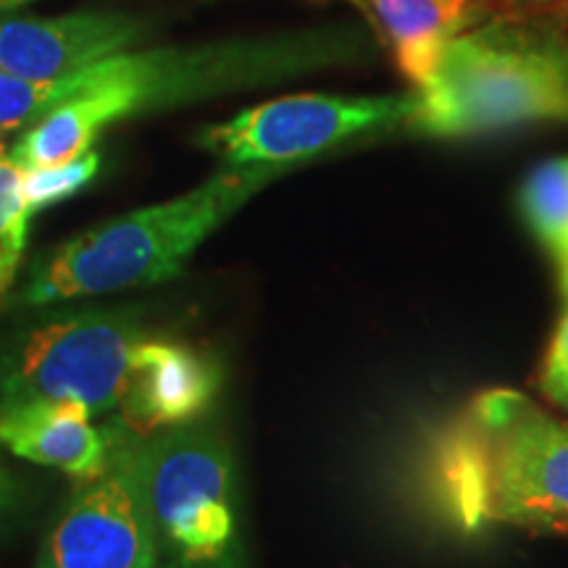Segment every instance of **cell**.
<instances>
[{
    "instance_id": "obj_25",
    "label": "cell",
    "mask_w": 568,
    "mask_h": 568,
    "mask_svg": "<svg viewBox=\"0 0 568 568\" xmlns=\"http://www.w3.org/2000/svg\"><path fill=\"white\" fill-rule=\"evenodd\" d=\"M355 3H364V0H355Z\"/></svg>"
},
{
    "instance_id": "obj_23",
    "label": "cell",
    "mask_w": 568,
    "mask_h": 568,
    "mask_svg": "<svg viewBox=\"0 0 568 568\" xmlns=\"http://www.w3.org/2000/svg\"><path fill=\"white\" fill-rule=\"evenodd\" d=\"M552 11H556L558 19L568 21V0H564V3H558V6H552Z\"/></svg>"
},
{
    "instance_id": "obj_18",
    "label": "cell",
    "mask_w": 568,
    "mask_h": 568,
    "mask_svg": "<svg viewBox=\"0 0 568 568\" xmlns=\"http://www.w3.org/2000/svg\"><path fill=\"white\" fill-rule=\"evenodd\" d=\"M21 172L24 169L13 163L9 155L0 159V230H6L13 219L32 216L27 211L24 195H21Z\"/></svg>"
},
{
    "instance_id": "obj_10",
    "label": "cell",
    "mask_w": 568,
    "mask_h": 568,
    "mask_svg": "<svg viewBox=\"0 0 568 568\" xmlns=\"http://www.w3.org/2000/svg\"><path fill=\"white\" fill-rule=\"evenodd\" d=\"M219 372L193 347L142 337L132 351L122 422L142 437L193 424L216 397Z\"/></svg>"
},
{
    "instance_id": "obj_11",
    "label": "cell",
    "mask_w": 568,
    "mask_h": 568,
    "mask_svg": "<svg viewBox=\"0 0 568 568\" xmlns=\"http://www.w3.org/2000/svg\"><path fill=\"white\" fill-rule=\"evenodd\" d=\"M0 445L74 481L95 479L109 464V429L92 426L90 410L71 400L0 406Z\"/></svg>"
},
{
    "instance_id": "obj_13",
    "label": "cell",
    "mask_w": 568,
    "mask_h": 568,
    "mask_svg": "<svg viewBox=\"0 0 568 568\" xmlns=\"http://www.w3.org/2000/svg\"><path fill=\"white\" fill-rule=\"evenodd\" d=\"M524 216L539 243L556 255L558 264L568 258V159H552L537 166L521 190Z\"/></svg>"
},
{
    "instance_id": "obj_24",
    "label": "cell",
    "mask_w": 568,
    "mask_h": 568,
    "mask_svg": "<svg viewBox=\"0 0 568 568\" xmlns=\"http://www.w3.org/2000/svg\"><path fill=\"white\" fill-rule=\"evenodd\" d=\"M6 155H9V153H6V140H3V130H0V159H6Z\"/></svg>"
},
{
    "instance_id": "obj_22",
    "label": "cell",
    "mask_w": 568,
    "mask_h": 568,
    "mask_svg": "<svg viewBox=\"0 0 568 568\" xmlns=\"http://www.w3.org/2000/svg\"><path fill=\"white\" fill-rule=\"evenodd\" d=\"M560 282H564V293L568 297V258L560 261Z\"/></svg>"
},
{
    "instance_id": "obj_17",
    "label": "cell",
    "mask_w": 568,
    "mask_h": 568,
    "mask_svg": "<svg viewBox=\"0 0 568 568\" xmlns=\"http://www.w3.org/2000/svg\"><path fill=\"white\" fill-rule=\"evenodd\" d=\"M30 219L32 216H19L6 230H0V301L17 282L21 255H24L27 247V234H30Z\"/></svg>"
},
{
    "instance_id": "obj_1",
    "label": "cell",
    "mask_w": 568,
    "mask_h": 568,
    "mask_svg": "<svg viewBox=\"0 0 568 568\" xmlns=\"http://www.w3.org/2000/svg\"><path fill=\"white\" fill-rule=\"evenodd\" d=\"M353 38L305 32L274 40L124 51L55 80L59 103L11 148L21 169L59 166L92 151L105 126L134 113L169 109L216 92L255 88L337 61Z\"/></svg>"
},
{
    "instance_id": "obj_7",
    "label": "cell",
    "mask_w": 568,
    "mask_h": 568,
    "mask_svg": "<svg viewBox=\"0 0 568 568\" xmlns=\"http://www.w3.org/2000/svg\"><path fill=\"white\" fill-rule=\"evenodd\" d=\"M145 443L126 424L109 426V464L95 479L77 481L38 568H161Z\"/></svg>"
},
{
    "instance_id": "obj_6",
    "label": "cell",
    "mask_w": 568,
    "mask_h": 568,
    "mask_svg": "<svg viewBox=\"0 0 568 568\" xmlns=\"http://www.w3.org/2000/svg\"><path fill=\"white\" fill-rule=\"evenodd\" d=\"M140 339L124 311H77L34 326L0 358V406L71 400L109 414L130 385Z\"/></svg>"
},
{
    "instance_id": "obj_3",
    "label": "cell",
    "mask_w": 568,
    "mask_h": 568,
    "mask_svg": "<svg viewBox=\"0 0 568 568\" xmlns=\"http://www.w3.org/2000/svg\"><path fill=\"white\" fill-rule=\"evenodd\" d=\"M290 166H226L174 201L103 222L34 261L17 305H40L151 287L174 280L209 234Z\"/></svg>"
},
{
    "instance_id": "obj_2",
    "label": "cell",
    "mask_w": 568,
    "mask_h": 568,
    "mask_svg": "<svg viewBox=\"0 0 568 568\" xmlns=\"http://www.w3.org/2000/svg\"><path fill=\"white\" fill-rule=\"evenodd\" d=\"M437 487L468 529L506 524L566 535L568 422L516 389L479 395L439 445Z\"/></svg>"
},
{
    "instance_id": "obj_16",
    "label": "cell",
    "mask_w": 568,
    "mask_h": 568,
    "mask_svg": "<svg viewBox=\"0 0 568 568\" xmlns=\"http://www.w3.org/2000/svg\"><path fill=\"white\" fill-rule=\"evenodd\" d=\"M542 389L552 403L568 408V311L552 339L542 372Z\"/></svg>"
},
{
    "instance_id": "obj_21",
    "label": "cell",
    "mask_w": 568,
    "mask_h": 568,
    "mask_svg": "<svg viewBox=\"0 0 568 568\" xmlns=\"http://www.w3.org/2000/svg\"><path fill=\"white\" fill-rule=\"evenodd\" d=\"M24 3H30V0H0V11L17 9V6H24Z\"/></svg>"
},
{
    "instance_id": "obj_4",
    "label": "cell",
    "mask_w": 568,
    "mask_h": 568,
    "mask_svg": "<svg viewBox=\"0 0 568 568\" xmlns=\"http://www.w3.org/2000/svg\"><path fill=\"white\" fill-rule=\"evenodd\" d=\"M568 119V59L542 34L485 27L447 42L429 84L416 90L410 130L464 138Z\"/></svg>"
},
{
    "instance_id": "obj_15",
    "label": "cell",
    "mask_w": 568,
    "mask_h": 568,
    "mask_svg": "<svg viewBox=\"0 0 568 568\" xmlns=\"http://www.w3.org/2000/svg\"><path fill=\"white\" fill-rule=\"evenodd\" d=\"M55 80L32 82L0 74V130H27L55 105Z\"/></svg>"
},
{
    "instance_id": "obj_8",
    "label": "cell",
    "mask_w": 568,
    "mask_h": 568,
    "mask_svg": "<svg viewBox=\"0 0 568 568\" xmlns=\"http://www.w3.org/2000/svg\"><path fill=\"white\" fill-rule=\"evenodd\" d=\"M416 95H284L230 122L205 126L197 142L226 166H295L366 132L408 124Z\"/></svg>"
},
{
    "instance_id": "obj_12",
    "label": "cell",
    "mask_w": 568,
    "mask_h": 568,
    "mask_svg": "<svg viewBox=\"0 0 568 568\" xmlns=\"http://www.w3.org/2000/svg\"><path fill=\"white\" fill-rule=\"evenodd\" d=\"M468 3L471 0H368L397 67L416 90L429 84L447 42L464 32Z\"/></svg>"
},
{
    "instance_id": "obj_9",
    "label": "cell",
    "mask_w": 568,
    "mask_h": 568,
    "mask_svg": "<svg viewBox=\"0 0 568 568\" xmlns=\"http://www.w3.org/2000/svg\"><path fill=\"white\" fill-rule=\"evenodd\" d=\"M142 24L126 13L77 11L0 21V74L53 82L130 51Z\"/></svg>"
},
{
    "instance_id": "obj_20",
    "label": "cell",
    "mask_w": 568,
    "mask_h": 568,
    "mask_svg": "<svg viewBox=\"0 0 568 568\" xmlns=\"http://www.w3.org/2000/svg\"><path fill=\"white\" fill-rule=\"evenodd\" d=\"M514 9H521V11H531V9H550V6H558L564 3V0H508Z\"/></svg>"
},
{
    "instance_id": "obj_5",
    "label": "cell",
    "mask_w": 568,
    "mask_h": 568,
    "mask_svg": "<svg viewBox=\"0 0 568 568\" xmlns=\"http://www.w3.org/2000/svg\"><path fill=\"white\" fill-rule=\"evenodd\" d=\"M145 464L161 568H224L237 537L226 439L203 422L172 426L148 437Z\"/></svg>"
},
{
    "instance_id": "obj_14",
    "label": "cell",
    "mask_w": 568,
    "mask_h": 568,
    "mask_svg": "<svg viewBox=\"0 0 568 568\" xmlns=\"http://www.w3.org/2000/svg\"><path fill=\"white\" fill-rule=\"evenodd\" d=\"M101 166V155L95 151L82 153L80 159L59 163V166H42V169H24L21 172V195H24L27 211L38 213L51 209V205L69 201L80 190L88 187L92 176L98 174Z\"/></svg>"
},
{
    "instance_id": "obj_19",
    "label": "cell",
    "mask_w": 568,
    "mask_h": 568,
    "mask_svg": "<svg viewBox=\"0 0 568 568\" xmlns=\"http://www.w3.org/2000/svg\"><path fill=\"white\" fill-rule=\"evenodd\" d=\"M17 497H19V481L13 479L3 466H0V516L9 514L13 503H17Z\"/></svg>"
}]
</instances>
